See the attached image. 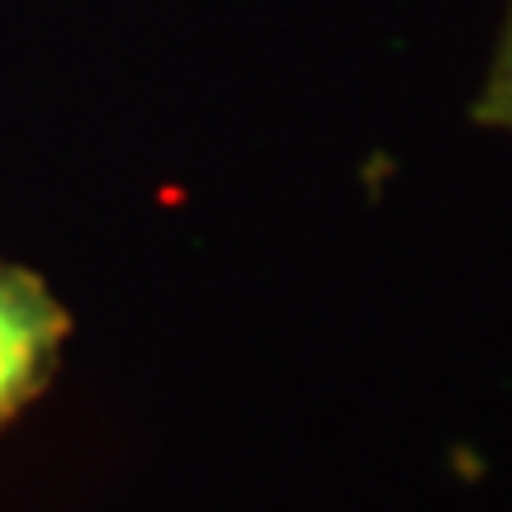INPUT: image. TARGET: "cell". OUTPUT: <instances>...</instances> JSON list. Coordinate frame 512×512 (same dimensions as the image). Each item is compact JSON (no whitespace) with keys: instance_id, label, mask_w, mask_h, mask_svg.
Instances as JSON below:
<instances>
[{"instance_id":"cell-1","label":"cell","mask_w":512,"mask_h":512,"mask_svg":"<svg viewBox=\"0 0 512 512\" xmlns=\"http://www.w3.org/2000/svg\"><path fill=\"white\" fill-rule=\"evenodd\" d=\"M72 313L29 266L0 261V427L38 403L62 370Z\"/></svg>"},{"instance_id":"cell-2","label":"cell","mask_w":512,"mask_h":512,"mask_svg":"<svg viewBox=\"0 0 512 512\" xmlns=\"http://www.w3.org/2000/svg\"><path fill=\"white\" fill-rule=\"evenodd\" d=\"M470 119L479 128H494V133H512V0H508V19H503V34L498 48L489 57V72L479 81Z\"/></svg>"}]
</instances>
